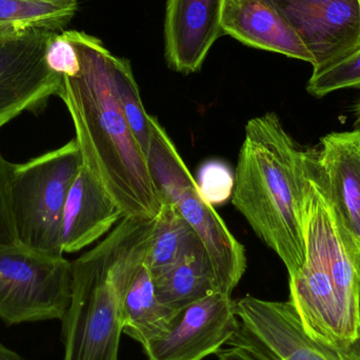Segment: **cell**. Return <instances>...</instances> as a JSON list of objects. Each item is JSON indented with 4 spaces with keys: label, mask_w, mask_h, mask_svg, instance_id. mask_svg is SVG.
<instances>
[{
    "label": "cell",
    "mask_w": 360,
    "mask_h": 360,
    "mask_svg": "<svg viewBox=\"0 0 360 360\" xmlns=\"http://www.w3.org/2000/svg\"><path fill=\"white\" fill-rule=\"evenodd\" d=\"M79 57L76 75L63 76L56 96L71 115L82 166L124 217L155 219L164 205L145 152L124 118L116 88V56L99 38L67 30Z\"/></svg>",
    "instance_id": "cell-1"
},
{
    "label": "cell",
    "mask_w": 360,
    "mask_h": 360,
    "mask_svg": "<svg viewBox=\"0 0 360 360\" xmlns=\"http://www.w3.org/2000/svg\"><path fill=\"white\" fill-rule=\"evenodd\" d=\"M304 186L306 153L277 114L250 120L235 170L232 203L281 258L289 277L306 260Z\"/></svg>",
    "instance_id": "cell-2"
},
{
    "label": "cell",
    "mask_w": 360,
    "mask_h": 360,
    "mask_svg": "<svg viewBox=\"0 0 360 360\" xmlns=\"http://www.w3.org/2000/svg\"><path fill=\"white\" fill-rule=\"evenodd\" d=\"M155 219L124 217L72 262L71 300L61 319L63 360H120L122 302L147 259Z\"/></svg>",
    "instance_id": "cell-3"
},
{
    "label": "cell",
    "mask_w": 360,
    "mask_h": 360,
    "mask_svg": "<svg viewBox=\"0 0 360 360\" xmlns=\"http://www.w3.org/2000/svg\"><path fill=\"white\" fill-rule=\"evenodd\" d=\"M306 153V260L289 277L292 304L309 338L332 348L359 340L360 269L338 233L327 197Z\"/></svg>",
    "instance_id": "cell-4"
},
{
    "label": "cell",
    "mask_w": 360,
    "mask_h": 360,
    "mask_svg": "<svg viewBox=\"0 0 360 360\" xmlns=\"http://www.w3.org/2000/svg\"><path fill=\"white\" fill-rule=\"evenodd\" d=\"M147 158L164 202L172 203L192 226L211 262L220 293L232 295L247 270L245 247L205 198L172 139L153 115Z\"/></svg>",
    "instance_id": "cell-5"
},
{
    "label": "cell",
    "mask_w": 360,
    "mask_h": 360,
    "mask_svg": "<svg viewBox=\"0 0 360 360\" xmlns=\"http://www.w3.org/2000/svg\"><path fill=\"white\" fill-rule=\"evenodd\" d=\"M82 166L75 139L25 164L14 165L10 200L17 243L40 253L63 256V209Z\"/></svg>",
    "instance_id": "cell-6"
},
{
    "label": "cell",
    "mask_w": 360,
    "mask_h": 360,
    "mask_svg": "<svg viewBox=\"0 0 360 360\" xmlns=\"http://www.w3.org/2000/svg\"><path fill=\"white\" fill-rule=\"evenodd\" d=\"M72 262L19 243L0 245V321H61L71 300Z\"/></svg>",
    "instance_id": "cell-7"
},
{
    "label": "cell",
    "mask_w": 360,
    "mask_h": 360,
    "mask_svg": "<svg viewBox=\"0 0 360 360\" xmlns=\"http://www.w3.org/2000/svg\"><path fill=\"white\" fill-rule=\"evenodd\" d=\"M239 329L230 344L258 360H360V342L332 348L309 338L289 302L247 295L235 300Z\"/></svg>",
    "instance_id": "cell-8"
},
{
    "label": "cell",
    "mask_w": 360,
    "mask_h": 360,
    "mask_svg": "<svg viewBox=\"0 0 360 360\" xmlns=\"http://www.w3.org/2000/svg\"><path fill=\"white\" fill-rule=\"evenodd\" d=\"M53 34L27 30L0 35V128L25 112L41 109L57 95L61 77L46 59Z\"/></svg>",
    "instance_id": "cell-9"
},
{
    "label": "cell",
    "mask_w": 360,
    "mask_h": 360,
    "mask_svg": "<svg viewBox=\"0 0 360 360\" xmlns=\"http://www.w3.org/2000/svg\"><path fill=\"white\" fill-rule=\"evenodd\" d=\"M307 152L342 243L360 269V129L330 133Z\"/></svg>",
    "instance_id": "cell-10"
},
{
    "label": "cell",
    "mask_w": 360,
    "mask_h": 360,
    "mask_svg": "<svg viewBox=\"0 0 360 360\" xmlns=\"http://www.w3.org/2000/svg\"><path fill=\"white\" fill-rule=\"evenodd\" d=\"M321 71L360 49V0H269Z\"/></svg>",
    "instance_id": "cell-11"
},
{
    "label": "cell",
    "mask_w": 360,
    "mask_h": 360,
    "mask_svg": "<svg viewBox=\"0 0 360 360\" xmlns=\"http://www.w3.org/2000/svg\"><path fill=\"white\" fill-rule=\"evenodd\" d=\"M239 329L235 300L211 294L181 309L166 333L143 347L148 360H202L230 344Z\"/></svg>",
    "instance_id": "cell-12"
},
{
    "label": "cell",
    "mask_w": 360,
    "mask_h": 360,
    "mask_svg": "<svg viewBox=\"0 0 360 360\" xmlns=\"http://www.w3.org/2000/svg\"><path fill=\"white\" fill-rule=\"evenodd\" d=\"M222 4L224 0H167L165 58L172 71L188 75L201 69L224 35Z\"/></svg>",
    "instance_id": "cell-13"
},
{
    "label": "cell",
    "mask_w": 360,
    "mask_h": 360,
    "mask_svg": "<svg viewBox=\"0 0 360 360\" xmlns=\"http://www.w3.org/2000/svg\"><path fill=\"white\" fill-rule=\"evenodd\" d=\"M221 27L224 35L245 46L312 65L302 40L269 0H224Z\"/></svg>",
    "instance_id": "cell-14"
},
{
    "label": "cell",
    "mask_w": 360,
    "mask_h": 360,
    "mask_svg": "<svg viewBox=\"0 0 360 360\" xmlns=\"http://www.w3.org/2000/svg\"><path fill=\"white\" fill-rule=\"evenodd\" d=\"M124 218L115 201L82 166L70 188L63 209L61 249L75 253L109 234Z\"/></svg>",
    "instance_id": "cell-15"
},
{
    "label": "cell",
    "mask_w": 360,
    "mask_h": 360,
    "mask_svg": "<svg viewBox=\"0 0 360 360\" xmlns=\"http://www.w3.org/2000/svg\"><path fill=\"white\" fill-rule=\"evenodd\" d=\"M179 312L160 302L145 262L124 295L122 333L143 347L166 333Z\"/></svg>",
    "instance_id": "cell-16"
},
{
    "label": "cell",
    "mask_w": 360,
    "mask_h": 360,
    "mask_svg": "<svg viewBox=\"0 0 360 360\" xmlns=\"http://www.w3.org/2000/svg\"><path fill=\"white\" fill-rule=\"evenodd\" d=\"M152 276L160 302L177 312L219 292L211 262L203 248Z\"/></svg>",
    "instance_id": "cell-17"
},
{
    "label": "cell",
    "mask_w": 360,
    "mask_h": 360,
    "mask_svg": "<svg viewBox=\"0 0 360 360\" xmlns=\"http://www.w3.org/2000/svg\"><path fill=\"white\" fill-rule=\"evenodd\" d=\"M201 248L202 243L192 226L172 203L165 201L155 218L153 238L146 259L152 275L170 268Z\"/></svg>",
    "instance_id": "cell-18"
},
{
    "label": "cell",
    "mask_w": 360,
    "mask_h": 360,
    "mask_svg": "<svg viewBox=\"0 0 360 360\" xmlns=\"http://www.w3.org/2000/svg\"><path fill=\"white\" fill-rule=\"evenodd\" d=\"M78 10L68 0H0V35L27 30L65 31Z\"/></svg>",
    "instance_id": "cell-19"
},
{
    "label": "cell",
    "mask_w": 360,
    "mask_h": 360,
    "mask_svg": "<svg viewBox=\"0 0 360 360\" xmlns=\"http://www.w3.org/2000/svg\"><path fill=\"white\" fill-rule=\"evenodd\" d=\"M118 99L124 118L146 155L151 141V115L143 108L139 84L135 80L131 63L116 56L114 65Z\"/></svg>",
    "instance_id": "cell-20"
},
{
    "label": "cell",
    "mask_w": 360,
    "mask_h": 360,
    "mask_svg": "<svg viewBox=\"0 0 360 360\" xmlns=\"http://www.w3.org/2000/svg\"><path fill=\"white\" fill-rule=\"evenodd\" d=\"M352 88H360V49L321 71L313 72L307 84L309 94L316 98Z\"/></svg>",
    "instance_id": "cell-21"
},
{
    "label": "cell",
    "mask_w": 360,
    "mask_h": 360,
    "mask_svg": "<svg viewBox=\"0 0 360 360\" xmlns=\"http://www.w3.org/2000/svg\"><path fill=\"white\" fill-rule=\"evenodd\" d=\"M46 59L49 68L60 77L74 76L79 72V57L67 30L51 36L46 46Z\"/></svg>",
    "instance_id": "cell-22"
},
{
    "label": "cell",
    "mask_w": 360,
    "mask_h": 360,
    "mask_svg": "<svg viewBox=\"0 0 360 360\" xmlns=\"http://www.w3.org/2000/svg\"><path fill=\"white\" fill-rule=\"evenodd\" d=\"M205 198L213 205L224 202L232 196L234 177L221 162L203 165L197 182Z\"/></svg>",
    "instance_id": "cell-23"
},
{
    "label": "cell",
    "mask_w": 360,
    "mask_h": 360,
    "mask_svg": "<svg viewBox=\"0 0 360 360\" xmlns=\"http://www.w3.org/2000/svg\"><path fill=\"white\" fill-rule=\"evenodd\" d=\"M13 171L14 164L8 162L0 152V245L16 243L10 200Z\"/></svg>",
    "instance_id": "cell-24"
},
{
    "label": "cell",
    "mask_w": 360,
    "mask_h": 360,
    "mask_svg": "<svg viewBox=\"0 0 360 360\" xmlns=\"http://www.w3.org/2000/svg\"><path fill=\"white\" fill-rule=\"evenodd\" d=\"M218 360H258L255 356L239 347H231L217 353Z\"/></svg>",
    "instance_id": "cell-25"
},
{
    "label": "cell",
    "mask_w": 360,
    "mask_h": 360,
    "mask_svg": "<svg viewBox=\"0 0 360 360\" xmlns=\"http://www.w3.org/2000/svg\"><path fill=\"white\" fill-rule=\"evenodd\" d=\"M0 360H25L18 353L0 342Z\"/></svg>",
    "instance_id": "cell-26"
},
{
    "label": "cell",
    "mask_w": 360,
    "mask_h": 360,
    "mask_svg": "<svg viewBox=\"0 0 360 360\" xmlns=\"http://www.w3.org/2000/svg\"><path fill=\"white\" fill-rule=\"evenodd\" d=\"M355 115L357 117V124H360V101L357 103L356 107H355Z\"/></svg>",
    "instance_id": "cell-27"
},
{
    "label": "cell",
    "mask_w": 360,
    "mask_h": 360,
    "mask_svg": "<svg viewBox=\"0 0 360 360\" xmlns=\"http://www.w3.org/2000/svg\"><path fill=\"white\" fill-rule=\"evenodd\" d=\"M68 1H78V0H68Z\"/></svg>",
    "instance_id": "cell-28"
},
{
    "label": "cell",
    "mask_w": 360,
    "mask_h": 360,
    "mask_svg": "<svg viewBox=\"0 0 360 360\" xmlns=\"http://www.w3.org/2000/svg\"><path fill=\"white\" fill-rule=\"evenodd\" d=\"M359 340L360 342V329H359Z\"/></svg>",
    "instance_id": "cell-29"
}]
</instances>
